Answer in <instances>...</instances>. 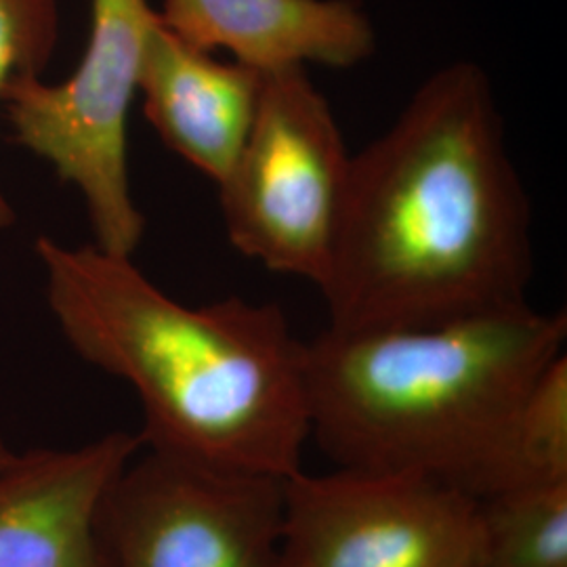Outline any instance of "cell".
Listing matches in <instances>:
<instances>
[{
	"mask_svg": "<svg viewBox=\"0 0 567 567\" xmlns=\"http://www.w3.org/2000/svg\"><path fill=\"white\" fill-rule=\"evenodd\" d=\"M284 480L161 450L122 468L103 498V567H282Z\"/></svg>",
	"mask_w": 567,
	"mask_h": 567,
	"instance_id": "8992f818",
	"label": "cell"
},
{
	"mask_svg": "<svg viewBox=\"0 0 567 567\" xmlns=\"http://www.w3.org/2000/svg\"><path fill=\"white\" fill-rule=\"evenodd\" d=\"M13 454H16V452H13L11 447L7 446V444H4V440L0 437V466L7 465V463L11 461V456H13Z\"/></svg>",
	"mask_w": 567,
	"mask_h": 567,
	"instance_id": "5bb4252c",
	"label": "cell"
},
{
	"mask_svg": "<svg viewBox=\"0 0 567 567\" xmlns=\"http://www.w3.org/2000/svg\"><path fill=\"white\" fill-rule=\"evenodd\" d=\"M58 42V0H0V100L21 76H42ZM0 185V229L16 224Z\"/></svg>",
	"mask_w": 567,
	"mask_h": 567,
	"instance_id": "4fadbf2b",
	"label": "cell"
},
{
	"mask_svg": "<svg viewBox=\"0 0 567 567\" xmlns=\"http://www.w3.org/2000/svg\"><path fill=\"white\" fill-rule=\"evenodd\" d=\"M532 269V206L494 86L475 61H452L351 156L318 288L330 326L440 324L526 303Z\"/></svg>",
	"mask_w": 567,
	"mask_h": 567,
	"instance_id": "6da1fadb",
	"label": "cell"
},
{
	"mask_svg": "<svg viewBox=\"0 0 567 567\" xmlns=\"http://www.w3.org/2000/svg\"><path fill=\"white\" fill-rule=\"evenodd\" d=\"M480 503L416 473L284 480L282 567H477Z\"/></svg>",
	"mask_w": 567,
	"mask_h": 567,
	"instance_id": "52a82bcc",
	"label": "cell"
},
{
	"mask_svg": "<svg viewBox=\"0 0 567 567\" xmlns=\"http://www.w3.org/2000/svg\"><path fill=\"white\" fill-rule=\"evenodd\" d=\"M349 171L341 126L307 70L267 72L250 133L219 183L229 243L267 269L320 288Z\"/></svg>",
	"mask_w": 567,
	"mask_h": 567,
	"instance_id": "5b68a950",
	"label": "cell"
},
{
	"mask_svg": "<svg viewBox=\"0 0 567 567\" xmlns=\"http://www.w3.org/2000/svg\"><path fill=\"white\" fill-rule=\"evenodd\" d=\"M34 250L63 339L137 393L145 447L280 480L303 468L305 343L278 305L187 307L133 257L51 236Z\"/></svg>",
	"mask_w": 567,
	"mask_h": 567,
	"instance_id": "7a4b0ae2",
	"label": "cell"
},
{
	"mask_svg": "<svg viewBox=\"0 0 567 567\" xmlns=\"http://www.w3.org/2000/svg\"><path fill=\"white\" fill-rule=\"evenodd\" d=\"M566 337L564 311L527 301L440 324L328 326L305 343L309 437L339 468L416 473L471 494Z\"/></svg>",
	"mask_w": 567,
	"mask_h": 567,
	"instance_id": "3957f363",
	"label": "cell"
},
{
	"mask_svg": "<svg viewBox=\"0 0 567 567\" xmlns=\"http://www.w3.org/2000/svg\"><path fill=\"white\" fill-rule=\"evenodd\" d=\"M143 444L114 431L79 447H41L0 466V567H103L97 515Z\"/></svg>",
	"mask_w": 567,
	"mask_h": 567,
	"instance_id": "ba28073f",
	"label": "cell"
},
{
	"mask_svg": "<svg viewBox=\"0 0 567 567\" xmlns=\"http://www.w3.org/2000/svg\"><path fill=\"white\" fill-rule=\"evenodd\" d=\"M264 74L152 28L143 51V114L164 145L208 179L224 182L257 114Z\"/></svg>",
	"mask_w": 567,
	"mask_h": 567,
	"instance_id": "30bf717a",
	"label": "cell"
},
{
	"mask_svg": "<svg viewBox=\"0 0 567 567\" xmlns=\"http://www.w3.org/2000/svg\"><path fill=\"white\" fill-rule=\"evenodd\" d=\"M158 20L200 51H227L261 74L309 63L353 68L377 51L360 0H164Z\"/></svg>",
	"mask_w": 567,
	"mask_h": 567,
	"instance_id": "9c48e42d",
	"label": "cell"
},
{
	"mask_svg": "<svg viewBox=\"0 0 567 567\" xmlns=\"http://www.w3.org/2000/svg\"><path fill=\"white\" fill-rule=\"evenodd\" d=\"M477 567H567V482L477 498Z\"/></svg>",
	"mask_w": 567,
	"mask_h": 567,
	"instance_id": "7c38bea8",
	"label": "cell"
},
{
	"mask_svg": "<svg viewBox=\"0 0 567 567\" xmlns=\"http://www.w3.org/2000/svg\"><path fill=\"white\" fill-rule=\"evenodd\" d=\"M158 13L147 0H91V32L63 82L21 76L0 102L16 142L81 194L95 246L133 257L145 231L128 179V114Z\"/></svg>",
	"mask_w": 567,
	"mask_h": 567,
	"instance_id": "277c9868",
	"label": "cell"
},
{
	"mask_svg": "<svg viewBox=\"0 0 567 567\" xmlns=\"http://www.w3.org/2000/svg\"><path fill=\"white\" fill-rule=\"evenodd\" d=\"M567 482V360L548 365L529 391L486 465L471 496Z\"/></svg>",
	"mask_w": 567,
	"mask_h": 567,
	"instance_id": "8fae6325",
	"label": "cell"
}]
</instances>
